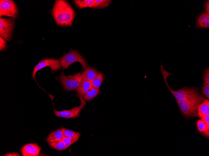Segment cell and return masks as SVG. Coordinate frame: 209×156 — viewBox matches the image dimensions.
Masks as SVG:
<instances>
[{
  "instance_id": "6da1fadb",
  "label": "cell",
  "mask_w": 209,
  "mask_h": 156,
  "mask_svg": "<svg viewBox=\"0 0 209 156\" xmlns=\"http://www.w3.org/2000/svg\"><path fill=\"white\" fill-rule=\"evenodd\" d=\"M56 24L72 26L76 16L75 12L67 1L55 0L51 11Z\"/></svg>"
},
{
  "instance_id": "7a4b0ae2",
  "label": "cell",
  "mask_w": 209,
  "mask_h": 156,
  "mask_svg": "<svg viewBox=\"0 0 209 156\" xmlns=\"http://www.w3.org/2000/svg\"><path fill=\"white\" fill-rule=\"evenodd\" d=\"M205 98L199 93L191 98L178 102L182 114L186 117L196 116L199 105Z\"/></svg>"
},
{
  "instance_id": "3957f363",
  "label": "cell",
  "mask_w": 209,
  "mask_h": 156,
  "mask_svg": "<svg viewBox=\"0 0 209 156\" xmlns=\"http://www.w3.org/2000/svg\"><path fill=\"white\" fill-rule=\"evenodd\" d=\"M161 70L167 87L175 97L177 102L193 97L199 94L197 89L195 88L184 87L176 91L172 90L169 86L167 81L168 76L172 74L167 72L164 69L162 64Z\"/></svg>"
},
{
  "instance_id": "277c9868",
  "label": "cell",
  "mask_w": 209,
  "mask_h": 156,
  "mask_svg": "<svg viewBox=\"0 0 209 156\" xmlns=\"http://www.w3.org/2000/svg\"><path fill=\"white\" fill-rule=\"evenodd\" d=\"M63 70L68 69L69 66L75 62L80 63L82 69L86 68L88 64L82 56L77 51L71 50L67 53H64L63 55L59 58Z\"/></svg>"
},
{
  "instance_id": "5b68a950",
  "label": "cell",
  "mask_w": 209,
  "mask_h": 156,
  "mask_svg": "<svg viewBox=\"0 0 209 156\" xmlns=\"http://www.w3.org/2000/svg\"><path fill=\"white\" fill-rule=\"evenodd\" d=\"M58 79L66 90L72 91L76 89L82 80L80 72L76 73L74 75L66 76L61 73Z\"/></svg>"
},
{
  "instance_id": "8992f818",
  "label": "cell",
  "mask_w": 209,
  "mask_h": 156,
  "mask_svg": "<svg viewBox=\"0 0 209 156\" xmlns=\"http://www.w3.org/2000/svg\"><path fill=\"white\" fill-rule=\"evenodd\" d=\"M15 19L12 18H0V37L7 41H11L13 36Z\"/></svg>"
},
{
  "instance_id": "52a82bcc",
  "label": "cell",
  "mask_w": 209,
  "mask_h": 156,
  "mask_svg": "<svg viewBox=\"0 0 209 156\" xmlns=\"http://www.w3.org/2000/svg\"><path fill=\"white\" fill-rule=\"evenodd\" d=\"M48 66L51 68V71L53 73L62 68L59 59L43 58L34 67L32 74V78L36 81L35 74L36 72L40 69Z\"/></svg>"
},
{
  "instance_id": "ba28073f",
  "label": "cell",
  "mask_w": 209,
  "mask_h": 156,
  "mask_svg": "<svg viewBox=\"0 0 209 156\" xmlns=\"http://www.w3.org/2000/svg\"><path fill=\"white\" fill-rule=\"evenodd\" d=\"M6 16L17 19L19 16L18 11L15 2L11 0L0 1V17Z\"/></svg>"
},
{
  "instance_id": "9c48e42d",
  "label": "cell",
  "mask_w": 209,
  "mask_h": 156,
  "mask_svg": "<svg viewBox=\"0 0 209 156\" xmlns=\"http://www.w3.org/2000/svg\"><path fill=\"white\" fill-rule=\"evenodd\" d=\"M77 95L81 101L80 106L69 110L57 111L56 110L54 105V112L55 115L59 117L67 118H72L77 117L86 103L84 98V96L81 95L78 93Z\"/></svg>"
},
{
  "instance_id": "30bf717a",
  "label": "cell",
  "mask_w": 209,
  "mask_h": 156,
  "mask_svg": "<svg viewBox=\"0 0 209 156\" xmlns=\"http://www.w3.org/2000/svg\"><path fill=\"white\" fill-rule=\"evenodd\" d=\"M41 150V148L38 144L30 143L23 146L21 151L23 156H37L39 155Z\"/></svg>"
},
{
  "instance_id": "8fae6325",
  "label": "cell",
  "mask_w": 209,
  "mask_h": 156,
  "mask_svg": "<svg viewBox=\"0 0 209 156\" xmlns=\"http://www.w3.org/2000/svg\"><path fill=\"white\" fill-rule=\"evenodd\" d=\"M98 73L96 69L89 66L81 73L82 80L91 82Z\"/></svg>"
},
{
  "instance_id": "7c38bea8",
  "label": "cell",
  "mask_w": 209,
  "mask_h": 156,
  "mask_svg": "<svg viewBox=\"0 0 209 156\" xmlns=\"http://www.w3.org/2000/svg\"><path fill=\"white\" fill-rule=\"evenodd\" d=\"M91 82L87 80H82L76 91L79 94L84 96L87 92L92 87Z\"/></svg>"
},
{
  "instance_id": "4fadbf2b",
  "label": "cell",
  "mask_w": 209,
  "mask_h": 156,
  "mask_svg": "<svg viewBox=\"0 0 209 156\" xmlns=\"http://www.w3.org/2000/svg\"><path fill=\"white\" fill-rule=\"evenodd\" d=\"M73 2L77 7L80 9L89 7L96 9V4L94 0H75Z\"/></svg>"
},
{
  "instance_id": "5bb4252c",
  "label": "cell",
  "mask_w": 209,
  "mask_h": 156,
  "mask_svg": "<svg viewBox=\"0 0 209 156\" xmlns=\"http://www.w3.org/2000/svg\"><path fill=\"white\" fill-rule=\"evenodd\" d=\"M197 115L200 118L203 116L209 114V101L206 99L199 105L197 110Z\"/></svg>"
},
{
  "instance_id": "9a60e30c",
  "label": "cell",
  "mask_w": 209,
  "mask_h": 156,
  "mask_svg": "<svg viewBox=\"0 0 209 156\" xmlns=\"http://www.w3.org/2000/svg\"><path fill=\"white\" fill-rule=\"evenodd\" d=\"M63 133L62 128L54 131L48 135L46 141L48 143L58 141L62 139Z\"/></svg>"
},
{
  "instance_id": "2e32d148",
  "label": "cell",
  "mask_w": 209,
  "mask_h": 156,
  "mask_svg": "<svg viewBox=\"0 0 209 156\" xmlns=\"http://www.w3.org/2000/svg\"><path fill=\"white\" fill-rule=\"evenodd\" d=\"M197 23L199 26L201 27H208L209 26V14L203 13L198 18Z\"/></svg>"
},
{
  "instance_id": "e0dca14e",
  "label": "cell",
  "mask_w": 209,
  "mask_h": 156,
  "mask_svg": "<svg viewBox=\"0 0 209 156\" xmlns=\"http://www.w3.org/2000/svg\"><path fill=\"white\" fill-rule=\"evenodd\" d=\"M99 92V89L92 87L84 95V99L85 101H90L97 96Z\"/></svg>"
},
{
  "instance_id": "ac0fdd59",
  "label": "cell",
  "mask_w": 209,
  "mask_h": 156,
  "mask_svg": "<svg viewBox=\"0 0 209 156\" xmlns=\"http://www.w3.org/2000/svg\"><path fill=\"white\" fill-rule=\"evenodd\" d=\"M105 76L100 72H99L96 77L91 82L93 87L99 89L101 85L105 79Z\"/></svg>"
},
{
  "instance_id": "d6986e66",
  "label": "cell",
  "mask_w": 209,
  "mask_h": 156,
  "mask_svg": "<svg viewBox=\"0 0 209 156\" xmlns=\"http://www.w3.org/2000/svg\"><path fill=\"white\" fill-rule=\"evenodd\" d=\"M80 135V133L77 132L74 136L68 138L63 136L62 139L65 144L66 149L77 141L79 140Z\"/></svg>"
},
{
  "instance_id": "ffe728a7",
  "label": "cell",
  "mask_w": 209,
  "mask_h": 156,
  "mask_svg": "<svg viewBox=\"0 0 209 156\" xmlns=\"http://www.w3.org/2000/svg\"><path fill=\"white\" fill-rule=\"evenodd\" d=\"M50 147L59 151H63L66 149L65 144L62 139L49 143Z\"/></svg>"
},
{
  "instance_id": "44dd1931",
  "label": "cell",
  "mask_w": 209,
  "mask_h": 156,
  "mask_svg": "<svg viewBox=\"0 0 209 156\" xmlns=\"http://www.w3.org/2000/svg\"><path fill=\"white\" fill-rule=\"evenodd\" d=\"M96 5V9H101L107 7L110 4L111 0H94Z\"/></svg>"
},
{
  "instance_id": "7402d4cb",
  "label": "cell",
  "mask_w": 209,
  "mask_h": 156,
  "mask_svg": "<svg viewBox=\"0 0 209 156\" xmlns=\"http://www.w3.org/2000/svg\"><path fill=\"white\" fill-rule=\"evenodd\" d=\"M63 133V136L70 138L74 136L77 132L66 129L65 128H62Z\"/></svg>"
},
{
  "instance_id": "603a6c76",
  "label": "cell",
  "mask_w": 209,
  "mask_h": 156,
  "mask_svg": "<svg viewBox=\"0 0 209 156\" xmlns=\"http://www.w3.org/2000/svg\"><path fill=\"white\" fill-rule=\"evenodd\" d=\"M207 124V123L201 120H198L197 125L199 131L200 132H204L206 129Z\"/></svg>"
},
{
  "instance_id": "cb8c5ba5",
  "label": "cell",
  "mask_w": 209,
  "mask_h": 156,
  "mask_svg": "<svg viewBox=\"0 0 209 156\" xmlns=\"http://www.w3.org/2000/svg\"><path fill=\"white\" fill-rule=\"evenodd\" d=\"M202 93L209 99V84L204 83L201 89Z\"/></svg>"
},
{
  "instance_id": "d4e9b609",
  "label": "cell",
  "mask_w": 209,
  "mask_h": 156,
  "mask_svg": "<svg viewBox=\"0 0 209 156\" xmlns=\"http://www.w3.org/2000/svg\"><path fill=\"white\" fill-rule=\"evenodd\" d=\"M203 78L204 83L209 84V69L208 68L204 69L203 71Z\"/></svg>"
},
{
  "instance_id": "484cf974",
  "label": "cell",
  "mask_w": 209,
  "mask_h": 156,
  "mask_svg": "<svg viewBox=\"0 0 209 156\" xmlns=\"http://www.w3.org/2000/svg\"><path fill=\"white\" fill-rule=\"evenodd\" d=\"M0 50L2 51L4 50L7 46L6 41L3 38L0 37Z\"/></svg>"
},
{
  "instance_id": "4316f807",
  "label": "cell",
  "mask_w": 209,
  "mask_h": 156,
  "mask_svg": "<svg viewBox=\"0 0 209 156\" xmlns=\"http://www.w3.org/2000/svg\"><path fill=\"white\" fill-rule=\"evenodd\" d=\"M201 120L206 123H209V115H206L203 116L201 118Z\"/></svg>"
},
{
  "instance_id": "83f0119b",
  "label": "cell",
  "mask_w": 209,
  "mask_h": 156,
  "mask_svg": "<svg viewBox=\"0 0 209 156\" xmlns=\"http://www.w3.org/2000/svg\"><path fill=\"white\" fill-rule=\"evenodd\" d=\"M3 156H20V154L18 153L9 152L6 153Z\"/></svg>"
},
{
  "instance_id": "f1b7e54d",
  "label": "cell",
  "mask_w": 209,
  "mask_h": 156,
  "mask_svg": "<svg viewBox=\"0 0 209 156\" xmlns=\"http://www.w3.org/2000/svg\"><path fill=\"white\" fill-rule=\"evenodd\" d=\"M204 134L206 137L209 136V123L207 124V126L205 130L203 132Z\"/></svg>"
},
{
  "instance_id": "f546056e",
  "label": "cell",
  "mask_w": 209,
  "mask_h": 156,
  "mask_svg": "<svg viewBox=\"0 0 209 156\" xmlns=\"http://www.w3.org/2000/svg\"><path fill=\"white\" fill-rule=\"evenodd\" d=\"M206 13L209 14V1H208V3H206Z\"/></svg>"
}]
</instances>
